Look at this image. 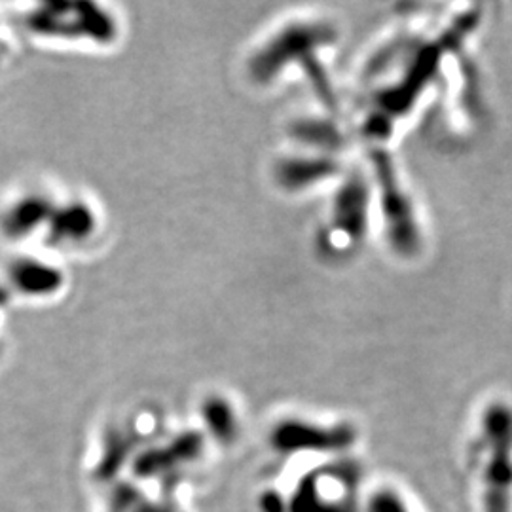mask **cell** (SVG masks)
Instances as JSON below:
<instances>
[{"label":"cell","instance_id":"obj_6","mask_svg":"<svg viewBox=\"0 0 512 512\" xmlns=\"http://www.w3.org/2000/svg\"><path fill=\"white\" fill-rule=\"evenodd\" d=\"M338 171L336 162L329 158H298L287 160L279 167V179L289 188H304L313 181L327 179Z\"/></svg>","mask_w":512,"mask_h":512},{"label":"cell","instance_id":"obj_5","mask_svg":"<svg viewBox=\"0 0 512 512\" xmlns=\"http://www.w3.org/2000/svg\"><path fill=\"white\" fill-rule=\"evenodd\" d=\"M368 190L361 177H353L338 192L332 209V226L351 241L363 238L366 232Z\"/></svg>","mask_w":512,"mask_h":512},{"label":"cell","instance_id":"obj_3","mask_svg":"<svg viewBox=\"0 0 512 512\" xmlns=\"http://www.w3.org/2000/svg\"><path fill=\"white\" fill-rule=\"evenodd\" d=\"M374 169L378 175V183L382 188V207H384L385 224L391 243L401 253H412L420 243L418 226L414 220V211L403 186L397 179V173L389 156L384 152H376Z\"/></svg>","mask_w":512,"mask_h":512},{"label":"cell","instance_id":"obj_2","mask_svg":"<svg viewBox=\"0 0 512 512\" xmlns=\"http://www.w3.org/2000/svg\"><path fill=\"white\" fill-rule=\"evenodd\" d=\"M336 38L327 23H294L275 35L266 48L256 52L251 61V73L258 82H268L294 57H310L313 50L330 44Z\"/></svg>","mask_w":512,"mask_h":512},{"label":"cell","instance_id":"obj_7","mask_svg":"<svg viewBox=\"0 0 512 512\" xmlns=\"http://www.w3.org/2000/svg\"><path fill=\"white\" fill-rule=\"evenodd\" d=\"M205 414H207V420L211 423V427H215V431L219 433L220 437H226L232 433L234 421H232V412H230V408H226V404L215 401L207 406Z\"/></svg>","mask_w":512,"mask_h":512},{"label":"cell","instance_id":"obj_1","mask_svg":"<svg viewBox=\"0 0 512 512\" xmlns=\"http://www.w3.org/2000/svg\"><path fill=\"white\" fill-rule=\"evenodd\" d=\"M484 437L490 446L486 467L484 509L486 512H511L512 509V410L495 404L484 416Z\"/></svg>","mask_w":512,"mask_h":512},{"label":"cell","instance_id":"obj_8","mask_svg":"<svg viewBox=\"0 0 512 512\" xmlns=\"http://www.w3.org/2000/svg\"><path fill=\"white\" fill-rule=\"evenodd\" d=\"M370 512H406L403 501L391 492L374 495L370 503Z\"/></svg>","mask_w":512,"mask_h":512},{"label":"cell","instance_id":"obj_4","mask_svg":"<svg viewBox=\"0 0 512 512\" xmlns=\"http://www.w3.org/2000/svg\"><path fill=\"white\" fill-rule=\"evenodd\" d=\"M353 431L342 427H315L311 423H298L287 421L275 429L272 442L281 452H294V450H332L344 448L351 444Z\"/></svg>","mask_w":512,"mask_h":512}]
</instances>
